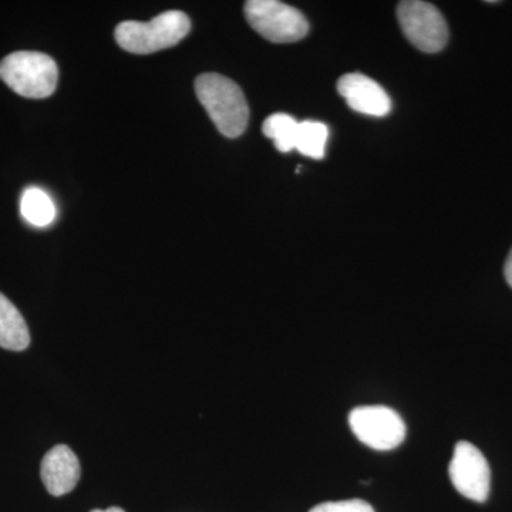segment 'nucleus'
Segmentation results:
<instances>
[{
    "label": "nucleus",
    "mask_w": 512,
    "mask_h": 512,
    "mask_svg": "<svg viewBox=\"0 0 512 512\" xmlns=\"http://www.w3.org/2000/svg\"><path fill=\"white\" fill-rule=\"evenodd\" d=\"M195 93L221 134L237 138L247 130L249 107L241 87L218 73H205L195 80Z\"/></svg>",
    "instance_id": "f257e3e1"
},
{
    "label": "nucleus",
    "mask_w": 512,
    "mask_h": 512,
    "mask_svg": "<svg viewBox=\"0 0 512 512\" xmlns=\"http://www.w3.org/2000/svg\"><path fill=\"white\" fill-rule=\"evenodd\" d=\"M190 18L180 10H170L150 22L120 23L114 32L121 49L134 55H151L178 45L190 33Z\"/></svg>",
    "instance_id": "f03ea898"
},
{
    "label": "nucleus",
    "mask_w": 512,
    "mask_h": 512,
    "mask_svg": "<svg viewBox=\"0 0 512 512\" xmlns=\"http://www.w3.org/2000/svg\"><path fill=\"white\" fill-rule=\"evenodd\" d=\"M0 79L19 96L46 99L56 92L59 69L45 53L15 52L0 62Z\"/></svg>",
    "instance_id": "7ed1b4c3"
},
{
    "label": "nucleus",
    "mask_w": 512,
    "mask_h": 512,
    "mask_svg": "<svg viewBox=\"0 0 512 512\" xmlns=\"http://www.w3.org/2000/svg\"><path fill=\"white\" fill-rule=\"evenodd\" d=\"M245 18L251 28L272 43H293L309 33V23L301 10L278 0H249Z\"/></svg>",
    "instance_id": "20e7f679"
},
{
    "label": "nucleus",
    "mask_w": 512,
    "mask_h": 512,
    "mask_svg": "<svg viewBox=\"0 0 512 512\" xmlns=\"http://www.w3.org/2000/svg\"><path fill=\"white\" fill-rule=\"evenodd\" d=\"M397 20L404 36L424 53H437L447 46L448 26L439 9L421 0H404L397 6Z\"/></svg>",
    "instance_id": "39448f33"
},
{
    "label": "nucleus",
    "mask_w": 512,
    "mask_h": 512,
    "mask_svg": "<svg viewBox=\"0 0 512 512\" xmlns=\"http://www.w3.org/2000/svg\"><path fill=\"white\" fill-rule=\"evenodd\" d=\"M349 424L357 439L373 450H393L406 437L402 417L386 406L356 407L349 414Z\"/></svg>",
    "instance_id": "423d86ee"
},
{
    "label": "nucleus",
    "mask_w": 512,
    "mask_h": 512,
    "mask_svg": "<svg viewBox=\"0 0 512 512\" xmlns=\"http://www.w3.org/2000/svg\"><path fill=\"white\" fill-rule=\"evenodd\" d=\"M448 474L454 488L468 500L484 503L490 495L491 470L488 461L468 441H460L454 447Z\"/></svg>",
    "instance_id": "0eeeda50"
},
{
    "label": "nucleus",
    "mask_w": 512,
    "mask_h": 512,
    "mask_svg": "<svg viewBox=\"0 0 512 512\" xmlns=\"http://www.w3.org/2000/svg\"><path fill=\"white\" fill-rule=\"evenodd\" d=\"M338 92L350 109L370 117H386L392 110L389 94L375 80L362 73L340 77Z\"/></svg>",
    "instance_id": "6e6552de"
},
{
    "label": "nucleus",
    "mask_w": 512,
    "mask_h": 512,
    "mask_svg": "<svg viewBox=\"0 0 512 512\" xmlns=\"http://www.w3.org/2000/svg\"><path fill=\"white\" fill-rule=\"evenodd\" d=\"M40 477L46 490L55 497L70 493L80 480L79 458L72 448L56 446L47 451L40 467Z\"/></svg>",
    "instance_id": "1a4fd4ad"
},
{
    "label": "nucleus",
    "mask_w": 512,
    "mask_h": 512,
    "mask_svg": "<svg viewBox=\"0 0 512 512\" xmlns=\"http://www.w3.org/2000/svg\"><path fill=\"white\" fill-rule=\"evenodd\" d=\"M29 345L28 323L18 308L0 293V348L20 352Z\"/></svg>",
    "instance_id": "9d476101"
},
{
    "label": "nucleus",
    "mask_w": 512,
    "mask_h": 512,
    "mask_svg": "<svg viewBox=\"0 0 512 512\" xmlns=\"http://www.w3.org/2000/svg\"><path fill=\"white\" fill-rule=\"evenodd\" d=\"M20 214L29 224L43 228L56 220V205L46 191L30 187L20 198Z\"/></svg>",
    "instance_id": "9b49d317"
},
{
    "label": "nucleus",
    "mask_w": 512,
    "mask_h": 512,
    "mask_svg": "<svg viewBox=\"0 0 512 512\" xmlns=\"http://www.w3.org/2000/svg\"><path fill=\"white\" fill-rule=\"evenodd\" d=\"M328 138L329 128L325 123L313 120L299 121L295 150L313 160H322L325 157Z\"/></svg>",
    "instance_id": "f8f14e48"
},
{
    "label": "nucleus",
    "mask_w": 512,
    "mask_h": 512,
    "mask_svg": "<svg viewBox=\"0 0 512 512\" xmlns=\"http://www.w3.org/2000/svg\"><path fill=\"white\" fill-rule=\"evenodd\" d=\"M299 121L285 113H275L265 120L262 131L266 137L274 141L276 150L289 153L295 150L296 134H298Z\"/></svg>",
    "instance_id": "ddd939ff"
},
{
    "label": "nucleus",
    "mask_w": 512,
    "mask_h": 512,
    "mask_svg": "<svg viewBox=\"0 0 512 512\" xmlns=\"http://www.w3.org/2000/svg\"><path fill=\"white\" fill-rule=\"evenodd\" d=\"M311 512H375L372 505L363 500L329 501L313 507Z\"/></svg>",
    "instance_id": "4468645a"
},
{
    "label": "nucleus",
    "mask_w": 512,
    "mask_h": 512,
    "mask_svg": "<svg viewBox=\"0 0 512 512\" xmlns=\"http://www.w3.org/2000/svg\"><path fill=\"white\" fill-rule=\"evenodd\" d=\"M504 275L505 279H507L508 285L512 288V249L510 254H508L507 261H505Z\"/></svg>",
    "instance_id": "2eb2a0df"
},
{
    "label": "nucleus",
    "mask_w": 512,
    "mask_h": 512,
    "mask_svg": "<svg viewBox=\"0 0 512 512\" xmlns=\"http://www.w3.org/2000/svg\"><path fill=\"white\" fill-rule=\"evenodd\" d=\"M92 512H126L124 510H121L119 507H111L107 508V510L101 511V510H93Z\"/></svg>",
    "instance_id": "dca6fc26"
}]
</instances>
